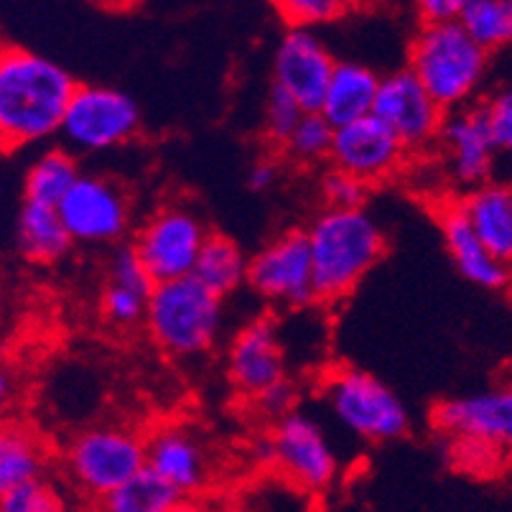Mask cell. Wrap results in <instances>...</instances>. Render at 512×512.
<instances>
[{"mask_svg":"<svg viewBox=\"0 0 512 512\" xmlns=\"http://www.w3.org/2000/svg\"><path fill=\"white\" fill-rule=\"evenodd\" d=\"M82 176L79 161L67 148H46L36 156L23 181V202H36L44 207H59L74 181Z\"/></svg>","mask_w":512,"mask_h":512,"instance_id":"obj_26","label":"cell"},{"mask_svg":"<svg viewBox=\"0 0 512 512\" xmlns=\"http://www.w3.org/2000/svg\"><path fill=\"white\" fill-rule=\"evenodd\" d=\"M146 469L179 497L197 495L212 482V459L204 441L181 423H164L143 436Z\"/></svg>","mask_w":512,"mask_h":512,"instance_id":"obj_17","label":"cell"},{"mask_svg":"<svg viewBox=\"0 0 512 512\" xmlns=\"http://www.w3.org/2000/svg\"><path fill=\"white\" fill-rule=\"evenodd\" d=\"M181 497L143 469L138 477L123 484L118 492L100 502V512H176Z\"/></svg>","mask_w":512,"mask_h":512,"instance_id":"obj_28","label":"cell"},{"mask_svg":"<svg viewBox=\"0 0 512 512\" xmlns=\"http://www.w3.org/2000/svg\"><path fill=\"white\" fill-rule=\"evenodd\" d=\"M456 23L482 51L512 44V0H464Z\"/></svg>","mask_w":512,"mask_h":512,"instance_id":"obj_27","label":"cell"},{"mask_svg":"<svg viewBox=\"0 0 512 512\" xmlns=\"http://www.w3.org/2000/svg\"><path fill=\"white\" fill-rule=\"evenodd\" d=\"M459 207L487 253L512 271V186L487 181L467 192Z\"/></svg>","mask_w":512,"mask_h":512,"instance_id":"obj_21","label":"cell"},{"mask_svg":"<svg viewBox=\"0 0 512 512\" xmlns=\"http://www.w3.org/2000/svg\"><path fill=\"white\" fill-rule=\"evenodd\" d=\"M18 253L34 265H54L74 248L72 237L64 230L54 207L36 202H23L16 220Z\"/></svg>","mask_w":512,"mask_h":512,"instance_id":"obj_24","label":"cell"},{"mask_svg":"<svg viewBox=\"0 0 512 512\" xmlns=\"http://www.w3.org/2000/svg\"><path fill=\"white\" fill-rule=\"evenodd\" d=\"M431 426L444 439H474L512 454V383L441 400Z\"/></svg>","mask_w":512,"mask_h":512,"instance_id":"obj_13","label":"cell"},{"mask_svg":"<svg viewBox=\"0 0 512 512\" xmlns=\"http://www.w3.org/2000/svg\"><path fill=\"white\" fill-rule=\"evenodd\" d=\"M62 464L79 495L102 502L146 469V446L133 428L100 423L69 439Z\"/></svg>","mask_w":512,"mask_h":512,"instance_id":"obj_6","label":"cell"},{"mask_svg":"<svg viewBox=\"0 0 512 512\" xmlns=\"http://www.w3.org/2000/svg\"><path fill=\"white\" fill-rule=\"evenodd\" d=\"M248 260L250 255H245V250L232 237L220 235V232H209L192 276L209 293L225 301L227 296L248 286Z\"/></svg>","mask_w":512,"mask_h":512,"instance_id":"obj_25","label":"cell"},{"mask_svg":"<svg viewBox=\"0 0 512 512\" xmlns=\"http://www.w3.org/2000/svg\"><path fill=\"white\" fill-rule=\"evenodd\" d=\"M278 181V161L273 156L258 158L248 171V186L253 192H271Z\"/></svg>","mask_w":512,"mask_h":512,"instance_id":"obj_39","label":"cell"},{"mask_svg":"<svg viewBox=\"0 0 512 512\" xmlns=\"http://www.w3.org/2000/svg\"><path fill=\"white\" fill-rule=\"evenodd\" d=\"M141 107L128 92L107 85H77L57 136L74 156L125 146L141 133Z\"/></svg>","mask_w":512,"mask_h":512,"instance_id":"obj_7","label":"cell"},{"mask_svg":"<svg viewBox=\"0 0 512 512\" xmlns=\"http://www.w3.org/2000/svg\"><path fill=\"white\" fill-rule=\"evenodd\" d=\"M507 477V482H510V487H512V454L507 456V464H505V472H502Z\"/></svg>","mask_w":512,"mask_h":512,"instance_id":"obj_41","label":"cell"},{"mask_svg":"<svg viewBox=\"0 0 512 512\" xmlns=\"http://www.w3.org/2000/svg\"><path fill=\"white\" fill-rule=\"evenodd\" d=\"M406 161V148L400 146L398 138L383 123H377L372 115L334 130L329 164L332 169L365 184L367 189L398 176Z\"/></svg>","mask_w":512,"mask_h":512,"instance_id":"obj_14","label":"cell"},{"mask_svg":"<svg viewBox=\"0 0 512 512\" xmlns=\"http://www.w3.org/2000/svg\"><path fill=\"white\" fill-rule=\"evenodd\" d=\"M316 304H339L355 293L388 253L380 222L365 209H321L304 230Z\"/></svg>","mask_w":512,"mask_h":512,"instance_id":"obj_2","label":"cell"},{"mask_svg":"<svg viewBox=\"0 0 512 512\" xmlns=\"http://www.w3.org/2000/svg\"><path fill=\"white\" fill-rule=\"evenodd\" d=\"M334 64L337 59L316 31L286 29L273 51V87L299 102L304 113H319Z\"/></svg>","mask_w":512,"mask_h":512,"instance_id":"obj_16","label":"cell"},{"mask_svg":"<svg viewBox=\"0 0 512 512\" xmlns=\"http://www.w3.org/2000/svg\"><path fill=\"white\" fill-rule=\"evenodd\" d=\"M57 214L74 245H120L133 225V199L113 176L82 171Z\"/></svg>","mask_w":512,"mask_h":512,"instance_id":"obj_10","label":"cell"},{"mask_svg":"<svg viewBox=\"0 0 512 512\" xmlns=\"http://www.w3.org/2000/svg\"><path fill=\"white\" fill-rule=\"evenodd\" d=\"M49 462V444L36 428L26 423H6L0 444V497L46 479Z\"/></svg>","mask_w":512,"mask_h":512,"instance_id":"obj_23","label":"cell"},{"mask_svg":"<svg viewBox=\"0 0 512 512\" xmlns=\"http://www.w3.org/2000/svg\"><path fill=\"white\" fill-rule=\"evenodd\" d=\"M304 110L293 97L271 85L268 95H265V110H263V136L273 148H281L283 141L291 136V130L299 125L304 118Z\"/></svg>","mask_w":512,"mask_h":512,"instance_id":"obj_33","label":"cell"},{"mask_svg":"<svg viewBox=\"0 0 512 512\" xmlns=\"http://www.w3.org/2000/svg\"><path fill=\"white\" fill-rule=\"evenodd\" d=\"M248 288L283 309L316 304L311 255L304 230H288L268 240L248 260Z\"/></svg>","mask_w":512,"mask_h":512,"instance_id":"obj_11","label":"cell"},{"mask_svg":"<svg viewBox=\"0 0 512 512\" xmlns=\"http://www.w3.org/2000/svg\"><path fill=\"white\" fill-rule=\"evenodd\" d=\"M487 67L490 54L479 49L459 23L421 26L408 44L406 69L444 113L469 105L484 82Z\"/></svg>","mask_w":512,"mask_h":512,"instance_id":"obj_4","label":"cell"},{"mask_svg":"<svg viewBox=\"0 0 512 512\" xmlns=\"http://www.w3.org/2000/svg\"><path fill=\"white\" fill-rule=\"evenodd\" d=\"M3 434H6V421L0 418V444H3Z\"/></svg>","mask_w":512,"mask_h":512,"instance_id":"obj_42","label":"cell"},{"mask_svg":"<svg viewBox=\"0 0 512 512\" xmlns=\"http://www.w3.org/2000/svg\"><path fill=\"white\" fill-rule=\"evenodd\" d=\"M18 395V375L6 357H0V418L13 408Z\"/></svg>","mask_w":512,"mask_h":512,"instance_id":"obj_40","label":"cell"},{"mask_svg":"<svg viewBox=\"0 0 512 512\" xmlns=\"http://www.w3.org/2000/svg\"><path fill=\"white\" fill-rule=\"evenodd\" d=\"M436 146L444 153L451 181L469 192L490 181L497 148L479 105H467L462 110L446 113Z\"/></svg>","mask_w":512,"mask_h":512,"instance_id":"obj_18","label":"cell"},{"mask_svg":"<svg viewBox=\"0 0 512 512\" xmlns=\"http://www.w3.org/2000/svg\"><path fill=\"white\" fill-rule=\"evenodd\" d=\"M377 87H380V74L372 67L362 62H337L321 97L319 115L334 130L370 118Z\"/></svg>","mask_w":512,"mask_h":512,"instance_id":"obj_22","label":"cell"},{"mask_svg":"<svg viewBox=\"0 0 512 512\" xmlns=\"http://www.w3.org/2000/svg\"><path fill=\"white\" fill-rule=\"evenodd\" d=\"M439 227L444 235L446 250H449L451 260H454L456 271L462 273L469 283L487 291H500V288L510 286L512 271H507L505 265L497 263L487 248H484L474 230L469 227L467 217H464L459 202L444 204L439 212Z\"/></svg>","mask_w":512,"mask_h":512,"instance_id":"obj_20","label":"cell"},{"mask_svg":"<svg viewBox=\"0 0 512 512\" xmlns=\"http://www.w3.org/2000/svg\"><path fill=\"white\" fill-rule=\"evenodd\" d=\"M207 237L209 227L197 209L189 204H164L148 214L130 245L156 286L192 276Z\"/></svg>","mask_w":512,"mask_h":512,"instance_id":"obj_9","label":"cell"},{"mask_svg":"<svg viewBox=\"0 0 512 512\" xmlns=\"http://www.w3.org/2000/svg\"><path fill=\"white\" fill-rule=\"evenodd\" d=\"M332 141V125L321 118L319 113H306L278 151H281V156L286 158L288 164H296L301 169H316L321 164H329Z\"/></svg>","mask_w":512,"mask_h":512,"instance_id":"obj_29","label":"cell"},{"mask_svg":"<svg viewBox=\"0 0 512 512\" xmlns=\"http://www.w3.org/2000/svg\"><path fill=\"white\" fill-rule=\"evenodd\" d=\"M227 380L245 400L258 398L273 385L288 380L286 349L276 319L258 316L232 337L227 349Z\"/></svg>","mask_w":512,"mask_h":512,"instance_id":"obj_15","label":"cell"},{"mask_svg":"<svg viewBox=\"0 0 512 512\" xmlns=\"http://www.w3.org/2000/svg\"><path fill=\"white\" fill-rule=\"evenodd\" d=\"M253 406L263 421L278 423L288 413L299 411V388L291 380H283V383L273 385L265 393H260L258 398H253Z\"/></svg>","mask_w":512,"mask_h":512,"instance_id":"obj_37","label":"cell"},{"mask_svg":"<svg viewBox=\"0 0 512 512\" xmlns=\"http://www.w3.org/2000/svg\"><path fill=\"white\" fill-rule=\"evenodd\" d=\"M77 90L69 69L26 46L0 41V153L51 141Z\"/></svg>","mask_w":512,"mask_h":512,"instance_id":"obj_1","label":"cell"},{"mask_svg":"<svg viewBox=\"0 0 512 512\" xmlns=\"http://www.w3.org/2000/svg\"><path fill=\"white\" fill-rule=\"evenodd\" d=\"M444 115V110L431 100V95L406 67L380 77L372 118L398 138L408 156L436 146Z\"/></svg>","mask_w":512,"mask_h":512,"instance_id":"obj_12","label":"cell"},{"mask_svg":"<svg viewBox=\"0 0 512 512\" xmlns=\"http://www.w3.org/2000/svg\"><path fill=\"white\" fill-rule=\"evenodd\" d=\"M0 512H82L51 479H39L0 497Z\"/></svg>","mask_w":512,"mask_h":512,"instance_id":"obj_31","label":"cell"},{"mask_svg":"<svg viewBox=\"0 0 512 512\" xmlns=\"http://www.w3.org/2000/svg\"><path fill=\"white\" fill-rule=\"evenodd\" d=\"M319 197L324 202V209L347 212V209H365L370 189L342 171L329 169L319 179Z\"/></svg>","mask_w":512,"mask_h":512,"instance_id":"obj_34","label":"cell"},{"mask_svg":"<svg viewBox=\"0 0 512 512\" xmlns=\"http://www.w3.org/2000/svg\"><path fill=\"white\" fill-rule=\"evenodd\" d=\"M446 462L459 474L474 479H492L505 472L507 456L502 449L474 439H446Z\"/></svg>","mask_w":512,"mask_h":512,"instance_id":"obj_30","label":"cell"},{"mask_svg":"<svg viewBox=\"0 0 512 512\" xmlns=\"http://www.w3.org/2000/svg\"><path fill=\"white\" fill-rule=\"evenodd\" d=\"M349 3H337V0H278L273 3V11L283 21L286 29L296 31H314L319 26L339 21L349 11Z\"/></svg>","mask_w":512,"mask_h":512,"instance_id":"obj_32","label":"cell"},{"mask_svg":"<svg viewBox=\"0 0 512 512\" xmlns=\"http://www.w3.org/2000/svg\"><path fill=\"white\" fill-rule=\"evenodd\" d=\"M151 291L153 281L138 260L133 245L130 242L115 245L113 255L107 260L105 286L100 293L102 319L123 332L141 327Z\"/></svg>","mask_w":512,"mask_h":512,"instance_id":"obj_19","label":"cell"},{"mask_svg":"<svg viewBox=\"0 0 512 512\" xmlns=\"http://www.w3.org/2000/svg\"><path fill=\"white\" fill-rule=\"evenodd\" d=\"M497 151L512 153V87H502L479 105Z\"/></svg>","mask_w":512,"mask_h":512,"instance_id":"obj_35","label":"cell"},{"mask_svg":"<svg viewBox=\"0 0 512 512\" xmlns=\"http://www.w3.org/2000/svg\"><path fill=\"white\" fill-rule=\"evenodd\" d=\"M464 0H421L416 6L421 26H444V23H456Z\"/></svg>","mask_w":512,"mask_h":512,"instance_id":"obj_38","label":"cell"},{"mask_svg":"<svg viewBox=\"0 0 512 512\" xmlns=\"http://www.w3.org/2000/svg\"><path fill=\"white\" fill-rule=\"evenodd\" d=\"M306 492L293 487L286 479L276 477L265 487H253V497H250L245 512H293L299 510V497H304Z\"/></svg>","mask_w":512,"mask_h":512,"instance_id":"obj_36","label":"cell"},{"mask_svg":"<svg viewBox=\"0 0 512 512\" xmlns=\"http://www.w3.org/2000/svg\"><path fill=\"white\" fill-rule=\"evenodd\" d=\"M321 398L334 421L367 444H390L411 434L406 403L370 372L334 367L321 377Z\"/></svg>","mask_w":512,"mask_h":512,"instance_id":"obj_5","label":"cell"},{"mask_svg":"<svg viewBox=\"0 0 512 512\" xmlns=\"http://www.w3.org/2000/svg\"><path fill=\"white\" fill-rule=\"evenodd\" d=\"M260 459L271 464L278 477L319 495L329 490L339 474V456L324 426L311 413L293 411L283 421L273 423L271 434L258 441Z\"/></svg>","mask_w":512,"mask_h":512,"instance_id":"obj_8","label":"cell"},{"mask_svg":"<svg viewBox=\"0 0 512 512\" xmlns=\"http://www.w3.org/2000/svg\"><path fill=\"white\" fill-rule=\"evenodd\" d=\"M143 327L164 355L192 360L212 352L225 329V301L194 276L156 283L148 296Z\"/></svg>","mask_w":512,"mask_h":512,"instance_id":"obj_3","label":"cell"}]
</instances>
